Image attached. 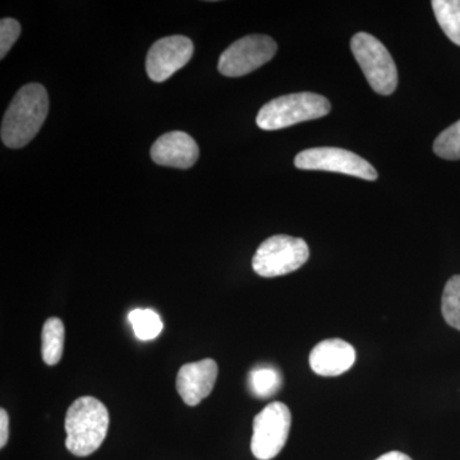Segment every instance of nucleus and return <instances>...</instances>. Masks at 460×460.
Instances as JSON below:
<instances>
[{"mask_svg": "<svg viewBox=\"0 0 460 460\" xmlns=\"http://www.w3.org/2000/svg\"><path fill=\"white\" fill-rule=\"evenodd\" d=\"M49 111L47 90L39 84L21 87L5 111L2 141L9 148L26 146L40 131Z\"/></svg>", "mask_w": 460, "mask_h": 460, "instance_id": "1", "label": "nucleus"}, {"mask_svg": "<svg viewBox=\"0 0 460 460\" xmlns=\"http://www.w3.org/2000/svg\"><path fill=\"white\" fill-rule=\"evenodd\" d=\"M109 420L107 407L99 399L78 398L66 414V449L75 456L95 453L107 438Z\"/></svg>", "mask_w": 460, "mask_h": 460, "instance_id": "2", "label": "nucleus"}, {"mask_svg": "<svg viewBox=\"0 0 460 460\" xmlns=\"http://www.w3.org/2000/svg\"><path fill=\"white\" fill-rule=\"evenodd\" d=\"M332 111L325 96L314 93H290L263 105L257 114L256 123L263 131H277L295 124L319 119Z\"/></svg>", "mask_w": 460, "mask_h": 460, "instance_id": "3", "label": "nucleus"}, {"mask_svg": "<svg viewBox=\"0 0 460 460\" xmlns=\"http://www.w3.org/2000/svg\"><path fill=\"white\" fill-rule=\"evenodd\" d=\"M350 49L372 90L392 95L398 86V71L385 45L370 33L358 32L350 40Z\"/></svg>", "mask_w": 460, "mask_h": 460, "instance_id": "4", "label": "nucleus"}, {"mask_svg": "<svg viewBox=\"0 0 460 460\" xmlns=\"http://www.w3.org/2000/svg\"><path fill=\"white\" fill-rule=\"evenodd\" d=\"M308 257L310 248L304 239L272 235L257 248L252 268L260 277L277 278L298 270L307 262Z\"/></svg>", "mask_w": 460, "mask_h": 460, "instance_id": "5", "label": "nucleus"}, {"mask_svg": "<svg viewBox=\"0 0 460 460\" xmlns=\"http://www.w3.org/2000/svg\"><path fill=\"white\" fill-rule=\"evenodd\" d=\"M292 414L284 402H274L255 417L251 450L259 460L274 459L289 436Z\"/></svg>", "mask_w": 460, "mask_h": 460, "instance_id": "6", "label": "nucleus"}, {"mask_svg": "<svg viewBox=\"0 0 460 460\" xmlns=\"http://www.w3.org/2000/svg\"><path fill=\"white\" fill-rule=\"evenodd\" d=\"M277 50L270 36H244L223 51L217 69L226 77H242L270 62Z\"/></svg>", "mask_w": 460, "mask_h": 460, "instance_id": "7", "label": "nucleus"}, {"mask_svg": "<svg viewBox=\"0 0 460 460\" xmlns=\"http://www.w3.org/2000/svg\"><path fill=\"white\" fill-rule=\"evenodd\" d=\"M295 165L304 171L341 172L366 181H376L377 172L363 157L339 147H314L296 156Z\"/></svg>", "mask_w": 460, "mask_h": 460, "instance_id": "8", "label": "nucleus"}, {"mask_svg": "<svg viewBox=\"0 0 460 460\" xmlns=\"http://www.w3.org/2000/svg\"><path fill=\"white\" fill-rule=\"evenodd\" d=\"M193 42L186 36L174 35L160 39L148 50L146 72L154 83H164L190 62Z\"/></svg>", "mask_w": 460, "mask_h": 460, "instance_id": "9", "label": "nucleus"}, {"mask_svg": "<svg viewBox=\"0 0 460 460\" xmlns=\"http://www.w3.org/2000/svg\"><path fill=\"white\" fill-rule=\"evenodd\" d=\"M217 362L211 358L186 363L177 375V392L190 407H195L213 392L217 383Z\"/></svg>", "mask_w": 460, "mask_h": 460, "instance_id": "10", "label": "nucleus"}, {"mask_svg": "<svg viewBox=\"0 0 460 460\" xmlns=\"http://www.w3.org/2000/svg\"><path fill=\"white\" fill-rule=\"evenodd\" d=\"M199 155V145L189 133L181 131L165 133L151 147L154 162L172 168L189 169L198 162Z\"/></svg>", "mask_w": 460, "mask_h": 460, "instance_id": "11", "label": "nucleus"}, {"mask_svg": "<svg viewBox=\"0 0 460 460\" xmlns=\"http://www.w3.org/2000/svg\"><path fill=\"white\" fill-rule=\"evenodd\" d=\"M356 362L353 345L341 339H326L311 350V370L320 376H339L350 370Z\"/></svg>", "mask_w": 460, "mask_h": 460, "instance_id": "12", "label": "nucleus"}, {"mask_svg": "<svg viewBox=\"0 0 460 460\" xmlns=\"http://www.w3.org/2000/svg\"><path fill=\"white\" fill-rule=\"evenodd\" d=\"M65 323L58 317H50L45 321L41 334L42 359L47 365L54 366L62 359L65 349Z\"/></svg>", "mask_w": 460, "mask_h": 460, "instance_id": "13", "label": "nucleus"}, {"mask_svg": "<svg viewBox=\"0 0 460 460\" xmlns=\"http://www.w3.org/2000/svg\"><path fill=\"white\" fill-rule=\"evenodd\" d=\"M431 4L445 35L460 47V0H434Z\"/></svg>", "mask_w": 460, "mask_h": 460, "instance_id": "14", "label": "nucleus"}, {"mask_svg": "<svg viewBox=\"0 0 460 460\" xmlns=\"http://www.w3.org/2000/svg\"><path fill=\"white\" fill-rule=\"evenodd\" d=\"M250 389L257 398H269L281 387V375L272 366H259L250 374Z\"/></svg>", "mask_w": 460, "mask_h": 460, "instance_id": "15", "label": "nucleus"}, {"mask_svg": "<svg viewBox=\"0 0 460 460\" xmlns=\"http://www.w3.org/2000/svg\"><path fill=\"white\" fill-rule=\"evenodd\" d=\"M133 332L140 341H153L159 337L163 330L162 319L153 310H133L128 314Z\"/></svg>", "mask_w": 460, "mask_h": 460, "instance_id": "16", "label": "nucleus"}, {"mask_svg": "<svg viewBox=\"0 0 460 460\" xmlns=\"http://www.w3.org/2000/svg\"><path fill=\"white\" fill-rule=\"evenodd\" d=\"M441 313L447 323L460 332V275H454L447 280L441 299Z\"/></svg>", "mask_w": 460, "mask_h": 460, "instance_id": "17", "label": "nucleus"}, {"mask_svg": "<svg viewBox=\"0 0 460 460\" xmlns=\"http://www.w3.org/2000/svg\"><path fill=\"white\" fill-rule=\"evenodd\" d=\"M434 151L441 159L460 160V120L438 136Z\"/></svg>", "mask_w": 460, "mask_h": 460, "instance_id": "18", "label": "nucleus"}, {"mask_svg": "<svg viewBox=\"0 0 460 460\" xmlns=\"http://www.w3.org/2000/svg\"><path fill=\"white\" fill-rule=\"evenodd\" d=\"M21 33V25L13 18L0 21V58L4 59Z\"/></svg>", "mask_w": 460, "mask_h": 460, "instance_id": "19", "label": "nucleus"}, {"mask_svg": "<svg viewBox=\"0 0 460 460\" xmlns=\"http://www.w3.org/2000/svg\"><path fill=\"white\" fill-rule=\"evenodd\" d=\"M9 420L5 410H0V447H4L8 441Z\"/></svg>", "mask_w": 460, "mask_h": 460, "instance_id": "20", "label": "nucleus"}, {"mask_svg": "<svg viewBox=\"0 0 460 460\" xmlns=\"http://www.w3.org/2000/svg\"><path fill=\"white\" fill-rule=\"evenodd\" d=\"M376 460H411L407 454L402 452H390L378 456Z\"/></svg>", "mask_w": 460, "mask_h": 460, "instance_id": "21", "label": "nucleus"}]
</instances>
